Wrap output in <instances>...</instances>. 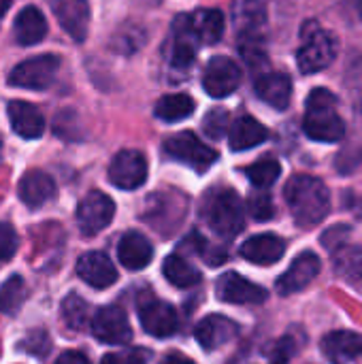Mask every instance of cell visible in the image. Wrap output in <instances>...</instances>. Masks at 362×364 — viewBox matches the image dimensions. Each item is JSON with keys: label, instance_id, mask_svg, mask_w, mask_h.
<instances>
[{"label": "cell", "instance_id": "obj_1", "mask_svg": "<svg viewBox=\"0 0 362 364\" xmlns=\"http://www.w3.org/2000/svg\"><path fill=\"white\" fill-rule=\"evenodd\" d=\"M286 203L294 222L303 228L320 224L331 211V192L322 179L312 175H294L284 188Z\"/></svg>", "mask_w": 362, "mask_h": 364}, {"label": "cell", "instance_id": "obj_2", "mask_svg": "<svg viewBox=\"0 0 362 364\" xmlns=\"http://www.w3.org/2000/svg\"><path fill=\"white\" fill-rule=\"evenodd\" d=\"M303 130L320 143H335L346 136V124L337 113V96L331 90L318 87L307 96Z\"/></svg>", "mask_w": 362, "mask_h": 364}, {"label": "cell", "instance_id": "obj_3", "mask_svg": "<svg viewBox=\"0 0 362 364\" xmlns=\"http://www.w3.org/2000/svg\"><path fill=\"white\" fill-rule=\"evenodd\" d=\"M203 220L222 239H235L245 224L243 205L235 190L215 188L203 200Z\"/></svg>", "mask_w": 362, "mask_h": 364}, {"label": "cell", "instance_id": "obj_4", "mask_svg": "<svg viewBox=\"0 0 362 364\" xmlns=\"http://www.w3.org/2000/svg\"><path fill=\"white\" fill-rule=\"evenodd\" d=\"M303 45L297 53V64L301 73L314 75L333 64L337 58V38L333 32L324 30L316 21H307L303 26Z\"/></svg>", "mask_w": 362, "mask_h": 364}, {"label": "cell", "instance_id": "obj_5", "mask_svg": "<svg viewBox=\"0 0 362 364\" xmlns=\"http://www.w3.org/2000/svg\"><path fill=\"white\" fill-rule=\"evenodd\" d=\"M164 151L173 160L194 168L196 173H205L207 168H211L218 162V151L211 149L209 145H205L190 130L188 132H177V134L169 136L164 141Z\"/></svg>", "mask_w": 362, "mask_h": 364}, {"label": "cell", "instance_id": "obj_6", "mask_svg": "<svg viewBox=\"0 0 362 364\" xmlns=\"http://www.w3.org/2000/svg\"><path fill=\"white\" fill-rule=\"evenodd\" d=\"M58 68H60L58 55L43 53L36 58H28L9 73V85L23 87V90H47L55 81Z\"/></svg>", "mask_w": 362, "mask_h": 364}, {"label": "cell", "instance_id": "obj_7", "mask_svg": "<svg viewBox=\"0 0 362 364\" xmlns=\"http://www.w3.org/2000/svg\"><path fill=\"white\" fill-rule=\"evenodd\" d=\"M113 215H115V203L98 190L87 192L77 207L79 230L87 237H94L100 230H105L111 224Z\"/></svg>", "mask_w": 362, "mask_h": 364}, {"label": "cell", "instance_id": "obj_8", "mask_svg": "<svg viewBox=\"0 0 362 364\" xmlns=\"http://www.w3.org/2000/svg\"><path fill=\"white\" fill-rule=\"evenodd\" d=\"M241 68L226 55H215L207 62L203 73V87L213 98H226L241 85Z\"/></svg>", "mask_w": 362, "mask_h": 364}, {"label": "cell", "instance_id": "obj_9", "mask_svg": "<svg viewBox=\"0 0 362 364\" xmlns=\"http://www.w3.org/2000/svg\"><path fill=\"white\" fill-rule=\"evenodd\" d=\"M92 333L98 341L107 346H124L132 339V328L128 316L117 305L100 307L92 318Z\"/></svg>", "mask_w": 362, "mask_h": 364}, {"label": "cell", "instance_id": "obj_10", "mask_svg": "<svg viewBox=\"0 0 362 364\" xmlns=\"http://www.w3.org/2000/svg\"><path fill=\"white\" fill-rule=\"evenodd\" d=\"M147 179V160L137 149H124L115 154L109 164V181L122 190H137Z\"/></svg>", "mask_w": 362, "mask_h": 364}, {"label": "cell", "instance_id": "obj_11", "mask_svg": "<svg viewBox=\"0 0 362 364\" xmlns=\"http://www.w3.org/2000/svg\"><path fill=\"white\" fill-rule=\"evenodd\" d=\"M215 296L230 305H260L269 299L267 290L239 273H224L215 282Z\"/></svg>", "mask_w": 362, "mask_h": 364}, {"label": "cell", "instance_id": "obj_12", "mask_svg": "<svg viewBox=\"0 0 362 364\" xmlns=\"http://www.w3.org/2000/svg\"><path fill=\"white\" fill-rule=\"evenodd\" d=\"M139 320L143 331L158 339H166L175 335L179 326L175 307L158 299H147L139 305Z\"/></svg>", "mask_w": 362, "mask_h": 364}, {"label": "cell", "instance_id": "obj_13", "mask_svg": "<svg viewBox=\"0 0 362 364\" xmlns=\"http://www.w3.org/2000/svg\"><path fill=\"white\" fill-rule=\"evenodd\" d=\"M51 11L62 30L77 43L87 38L90 28V4L87 0H51Z\"/></svg>", "mask_w": 362, "mask_h": 364}, {"label": "cell", "instance_id": "obj_14", "mask_svg": "<svg viewBox=\"0 0 362 364\" xmlns=\"http://www.w3.org/2000/svg\"><path fill=\"white\" fill-rule=\"evenodd\" d=\"M320 258L314 252H303L301 256L294 258V262L290 264V269L277 279L275 290L282 296H290L294 292H301L303 288H307L320 273Z\"/></svg>", "mask_w": 362, "mask_h": 364}, {"label": "cell", "instance_id": "obj_15", "mask_svg": "<svg viewBox=\"0 0 362 364\" xmlns=\"http://www.w3.org/2000/svg\"><path fill=\"white\" fill-rule=\"evenodd\" d=\"M77 275L92 288L105 290L117 282V269L102 252H87L77 260Z\"/></svg>", "mask_w": 362, "mask_h": 364}, {"label": "cell", "instance_id": "obj_16", "mask_svg": "<svg viewBox=\"0 0 362 364\" xmlns=\"http://www.w3.org/2000/svg\"><path fill=\"white\" fill-rule=\"evenodd\" d=\"M239 335V326L226 318V316H220V314H211L207 316L205 320L198 322L196 331H194V337L196 341L201 343L203 350L207 352H213L226 343H230L235 337Z\"/></svg>", "mask_w": 362, "mask_h": 364}, {"label": "cell", "instance_id": "obj_17", "mask_svg": "<svg viewBox=\"0 0 362 364\" xmlns=\"http://www.w3.org/2000/svg\"><path fill=\"white\" fill-rule=\"evenodd\" d=\"M322 354L331 364H350L362 354V337L352 331H335L322 337Z\"/></svg>", "mask_w": 362, "mask_h": 364}, {"label": "cell", "instance_id": "obj_18", "mask_svg": "<svg viewBox=\"0 0 362 364\" xmlns=\"http://www.w3.org/2000/svg\"><path fill=\"white\" fill-rule=\"evenodd\" d=\"M6 113H9L11 128L21 139L34 141V139H38L43 134L45 119H43V113L34 105H30L26 100H11L9 107H6Z\"/></svg>", "mask_w": 362, "mask_h": 364}, {"label": "cell", "instance_id": "obj_19", "mask_svg": "<svg viewBox=\"0 0 362 364\" xmlns=\"http://www.w3.org/2000/svg\"><path fill=\"white\" fill-rule=\"evenodd\" d=\"M241 258L254 262V264H275L277 260L284 258L286 254V241L280 239L277 235H256L250 237L243 245H241Z\"/></svg>", "mask_w": 362, "mask_h": 364}, {"label": "cell", "instance_id": "obj_20", "mask_svg": "<svg viewBox=\"0 0 362 364\" xmlns=\"http://www.w3.org/2000/svg\"><path fill=\"white\" fill-rule=\"evenodd\" d=\"M117 258L128 271H141L151 262L154 247L145 235L137 230H128L126 235H122L117 243Z\"/></svg>", "mask_w": 362, "mask_h": 364}, {"label": "cell", "instance_id": "obj_21", "mask_svg": "<svg viewBox=\"0 0 362 364\" xmlns=\"http://www.w3.org/2000/svg\"><path fill=\"white\" fill-rule=\"evenodd\" d=\"M254 92L269 107H273L277 111H284L290 105V98H292V81L284 73H267V75L256 79Z\"/></svg>", "mask_w": 362, "mask_h": 364}, {"label": "cell", "instance_id": "obj_22", "mask_svg": "<svg viewBox=\"0 0 362 364\" xmlns=\"http://www.w3.org/2000/svg\"><path fill=\"white\" fill-rule=\"evenodd\" d=\"M15 41L23 47L36 45L45 38L47 34V19L36 6H23L13 23Z\"/></svg>", "mask_w": 362, "mask_h": 364}, {"label": "cell", "instance_id": "obj_23", "mask_svg": "<svg viewBox=\"0 0 362 364\" xmlns=\"http://www.w3.org/2000/svg\"><path fill=\"white\" fill-rule=\"evenodd\" d=\"M267 139H269V130L252 115H243V117L235 119V124L230 126V132H228V145L233 151L252 149V147L265 143Z\"/></svg>", "mask_w": 362, "mask_h": 364}, {"label": "cell", "instance_id": "obj_24", "mask_svg": "<svg viewBox=\"0 0 362 364\" xmlns=\"http://www.w3.org/2000/svg\"><path fill=\"white\" fill-rule=\"evenodd\" d=\"M17 192H19V198L23 205L36 209V207H43L55 194V183L47 173L30 171L21 177Z\"/></svg>", "mask_w": 362, "mask_h": 364}, {"label": "cell", "instance_id": "obj_25", "mask_svg": "<svg viewBox=\"0 0 362 364\" xmlns=\"http://www.w3.org/2000/svg\"><path fill=\"white\" fill-rule=\"evenodd\" d=\"M190 28L196 34V38L205 45H215L220 43L224 34V13L218 9H198L190 17Z\"/></svg>", "mask_w": 362, "mask_h": 364}, {"label": "cell", "instance_id": "obj_26", "mask_svg": "<svg viewBox=\"0 0 362 364\" xmlns=\"http://www.w3.org/2000/svg\"><path fill=\"white\" fill-rule=\"evenodd\" d=\"M196 34L190 28L188 15H181L175 21V41H173V53H171V66L173 68H186L196 58Z\"/></svg>", "mask_w": 362, "mask_h": 364}, {"label": "cell", "instance_id": "obj_27", "mask_svg": "<svg viewBox=\"0 0 362 364\" xmlns=\"http://www.w3.org/2000/svg\"><path fill=\"white\" fill-rule=\"evenodd\" d=\"M196 109V102L192 96L188 94H166L158 100L154 113L158 119L173 124V122H181L186 117H190Z\"/></svg>", "mask_w": 362, "mask_h": 364}, {"label": "cell", "instance_id": "obj_28", "mask_svg": "<svg viewBox=\"0 0 362 364\" xmlns=\"http://www.w3.org/2000/svg\"><path fill=\"white\" fill-rule=\"evenodd\" d=\"M162 273L175 288H192V286H198L203 279L201 271L177 254H173L164 260Z\"/></svg>", "mask_w": 362, "mask_h": 364}, {"label": "cell", "instance_id": "obj_29", "mask_svg": "<svg viewBox=\"0 0 362 364\" xmlns=\"http://www.w3.org/2000/svg\"><path fill=\"white\" fill-rule=\"evenodd\" d=\"M333 267L346 279H362V247L339 245L333 254Z\"/></svg>", "mask_w": 362, "mask_h": 364}, {"label": "cell", "instance_id": "obj_30", "mask_svg": "<svg viewBox=\"0 0 362 364\" xmlns=\"http://www.w3.org/2000/svg\"><path fill=\"white\" fill-rule=\"evenodd\" d=\"M28 296V288L21 275H11L0 288V311L4 316H13L21 309Z\"/></svg>", "mask_w": 362, "mask_h": 364}, {"label": "cell", "instance_id": "obj_31", "mask_svg": "<svg viewBox=\"0 0 362 364\" xmlns=\"http://www.w3.org/2000/svg\"><path fill=\"white\" fill-rule=\"evenodd\" d=\"M245 175H247V179L252 181L254 188L265 190V188H271V186L280 179L282 166H280L277 160L265 158V160H258V162H254L252 166H247Z\"/></svg>", "mask_w": 362, "mask_h": 364}, {"label": "cell", "instance_id": "obj_32", "mask_svg": "<svg viewBox=\"0 0 362 364\" xmlns=\"http://www.w3.org/2000/svg\"><path fill=\"white\" fill-rule=\"evenodd\" d=\"M87 314H90V307L79 294H68L62 301V320L68 328L81 331L87 324Z\"/></svg>", "mask_w": 362, "mask_h": 364}, {"label": "cell", "instance_id": "obj_33", "mask_svg": "<svg viewBox=\"0 0 362 364\" xmlns=\"http://www.w3.org/2000/svg\"><path fill=\"white\" fill-rule=\"evenodd\" d=\"M228 119H230V113L224 109V107H215L211 109L207 115H205V122H203V128L207 132V136L211 139H222L228 130Z\"/></svg>", "mask_w": 362, "mask_h": 364}, {"label": "cell", "instance_id": "obj_34", "mask_svg": "<svg viewBox=\"0 0 362 364\" xmlns=\"http://www.w3.org/2000/svg\"><path fill=\"white\" fill-rule=\"evenodd\" d=\"M247 211L250 215L256 220V222H269L273 215H275V207H273V200L269 194L265 192H258V194H252L250 200H247Z\"/></svg>", "mask_w": 362, "mask_h": 364}, {"label": "cell", "instance_id": "obj_35", "mask_svg": "<svg viewBox=\"0 0 362 364\" xmlns=\"http://www.w3.org/2000/svg\"><path fill=\"white\" fill-rule=\"evenodd\" d=\"M19 247V237L15 232V228L6 222H0V264L9 262Z\"/></svg>", "mask_w": 362, "mask_h": 364}, {"label": "cell", "instance_id": "obj_36", "mask_svg": "<svg viewBox=\"0 0 362 364\" xmlns=\"http://www.w3.org/2000/svg\"><path fill=\"white\" fill-rule=\"evenodd\" d=\"M100 364H147V354L141 350H128V352H113L107 354Z\"/></svg>", "mask_w": 362, "mask_h": 364}, {"label": "cell", "instance_id": "obj_37", "mask_svg": "<svg viewBox=\"0 0 362 364\" xmlns=\"http://www.w3.org/2000/svg\"><path fill=\"white\" fill-rule=\"evenodd\" d=\"M21 348H23L28 354L47 356V352H49V339H47V335H45L43 331H34V333L21 343Z\"/></svg>", "mask_w": 362, "mask_h": 364}, {"label": "cell", "instance_id": "obj_38", "mask_svg": "<svg viewBox=\"0 0 362 364\" xmlns=\"http://www.w3.org/2000/svg\"><path fill=\"white\" fill-rule=\"evenodd\" d=\"M348 235H350V226H346V224L333 226V228H329L322 235V245L326 250H337L339 245H344V241L348 239Z\"/></svg>", "mask_w": 362, "mask_h": 364}, {"label": "cell", "instance_id": "obj_39", "mask_svg": "<svg viewBox=\"0 0 362 364\" xmlns=\"http://www.w3.org/2000/svg\"><path fill=\"white\" fill-rule=\"evenodd\" d=\"M294 354V343L290 337H284L275 343L273 352H271V364H288Z\"/></svg>", "mask_w": 362, "mask_h": 364}, {"label": "cell", "instance_id": "obj_40", "mask_svg": "<svg viewBox=\"0 0 362 364\" xmlns=\"http://www.w3.org/2000/svg\"><path fill=\"white\" fill-rule=\"evenodd\" d=\"M55 364H90V358L85 354H81V352H73L70 350V352L60 354Z\"/></svg>", "mask_w": 362, "mask_h": 364}, {"label": "cell", "instance_id": "obj_41", "mask_svg": "<svg viewBox=\"0 0 362 364\" xmlns=\"http://www.w3.org/2000/svg\"><path fill=\"white\" fill-rule=\"evenodd\" d=\"M160 364H194V360H190L186 354H181V352H171V354H166Z\"/></svg>", "mask_w": 362, "mask_h": 364}, {"label": "cell", "instance_id": "obj_42", "mask_svg": "<svg viewBox=\"0 0 362 364\" xmlns=\"http://www.w3.org/2000/svg\"><path fill=\"white\" fill-rule=\"evenodd\" d=\"M9 6H11V0H0V23H2V19H4V15H6Z\"/></svg>", "mask_w": 362, "mask_h": 364}]
</instances>
